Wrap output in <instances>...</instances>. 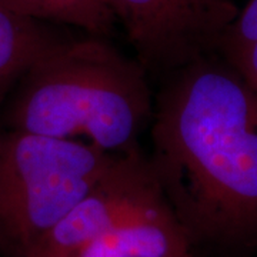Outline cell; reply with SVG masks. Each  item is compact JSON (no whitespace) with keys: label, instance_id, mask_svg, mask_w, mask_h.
Masks as SVG:
<instances>
[{"label":"cell","instance_id":"ba28073f","mask_svg":"<svg viewBox=\"0 0 257 257\" xmlns=\"http://www.w3.org/2000/svg\"><path fill=\"white\" fill-rule=\"evenodd\" d=\"M10 9L45 23L66 25L86 35L110 36L116 18L109 0H2Z\"/></svg>","mask_w":257,"mask_h":257},{"label":"cell","instance_id":"7a4b0ae2","mask_svg":"<svg viewBox=\"0 0 257 257\" xmlns=\"http://www.w3.org/2000/svg\"><path fill=\"white\" fill-rule=\"evenodd\" d=\"M155 106L150 76L104 37H64L0 106V128L80 140L107 153L139 147Z\"/></svg>","mask_w":257,"mask_h":257},{"label":"cell","instance_id":"3957f363","mask_svg":"<svg viewBox=\"0 0 257 257\" xmlns=\"http://www.w3.org/2000/svg\"><path fill=\"white\" fill-rule=\"evenodd\" d=\"M117 155L80 140L0 128V246L29 250L107 170Z\"/></svg>","mask_w":257,"mask_h":257},{"label":"cell","instance_id":"6da1fadb","mask_svg":"<svg viewBox=\"0 0 257 257\" xmlns=\"http://www.w3.org/2000/svg\"><path fill=\"white\" fill-rule=\"evenodd\" d=\"M147 155L190 240L257 234V92L217 53L159 79Z\"/></svg>","mask_w":257,"mask_h":257},{"label":"cell","instance_id":"9c48e42d","mask_svg":"<svg viewBox=\"0 0 257 257\" xmlns=\"http://www.w3.org/2000/svg\"><path fill=\"white\" fill-rule=\"evenodd\" d=\"M217 55L257 92V0H248L226 29Z\"/></svg>","mask_w":257,"mask_h":257},{"label":"cell","instance_id":"30bf717a","mask_svg":"<svg viewBox=\"0 0 257 257\" xmlns=\"http://www.w3.org/2000/svg\"><path fill=\"white\" fill-rule=\"evenodd\" d=\"M180 257H196L193 253H190V254H186V256H180Z\"/></svg>","mask_w":257,"mask_h":257},{"label":"cell","instance_id":"52a82bcc","mask_svg":"<svg viewBox=\"0 0 257 257\" xmlns=\"http://www.w3.org/2000/svg\"><path fill=\"white\" fill-rule=\"evenodd\" d=\"M66 35L25 16L0 0V106L30 66Z\"/></svg>","mask_w":257,"mask_h":257},{"label":"cell","instance_id":"8992f818","mask_svg":"<svg viewBox=\"0 0 257 257\" xmlns=\"http://www.w3.org/2000/svg\"><path fill=\"white\" fill-rule=\"evenodd\" d=\"M192 244L160 193L73 257H180L193 253Z\"/></svg>","mask_w":257,"mask_h":257},{"label":"cell","instance_id":"277c9868","mask_svg":"<svg viewBox=\"0 0 257 257\" xmlns=\"http://www.w3.org/2000/svg\"><path fill=\"white\" fill-rule=\"evenodd\" d=\"M135 57L155 79L217 53L237 16L233 0H109Z\"/></svg>","mask_w":257,"mask_h":257},{"label":"cell","instance_id":"5b68a950","mask_svg":"<svg viewBox=\"0 0 257 257\" xmlns=\"http://www.w3.org/2000/svg\"><path fill=\"white\" fill-rule=\"evenodd\" d=\"M160 193L140 146L119 153L92 189L25 257H73Z\"/></svg>","mask_w":257,"mask_h":257}]
</instances>
